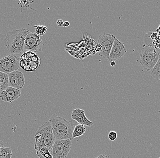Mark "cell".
Returning a JSON list of instances; mask_svg holds the SVG:
<instances>
[{
	"label": "cell",
	"mask_w": 160,
	"mask_h": 158,
	"mask_svg": "<svg viewBox=\"0 0 160 158\" xmlns=\"http://www.w3.org/2000/svg\"><path fill=\"white\" fill-rule=\"evenodd\" d=\"M40 64V58L30 51L23 54L20 59V66L26 71H33L39 67Z\"/></svg>",
	"instance_id": "obj_5"
},
{
	"label": "cell",
	"mask_w": 160,
	"mask_h": 158,
	"mask_svg": "<svg viewBox=\"0 0 160 158\" xmlns=\"http://www.w3.org/2000/svg\"><path fill=\"white\" fill-rule=\"evenodd\" d=\"M35 137L40 138L49 149L50 152H52V148L56 140L49 120L39 127Z\"/></svg>",
	"instance_id": "obj_4"
},
{
	"label": "cell",
	"mask_w": 160,
	"mask_h": 158,
	"mask_svg": "<svg viewBox=\"0 0 160 158\" xmlns=\"http://www.w3.org/2000/svg\"><path fill=\"white\" fill-rule=\"evenodd\" d=\"M141 51L140 64L145 70L150 72L158 63L159 54L152 44L144 45Z\"/></svg>",
	"instance_id": "obj_3"
},
{
	"label": "cell",
	"mask_w": 160,
	"mask_h": 158,
	"mask_svg": "<svg viewBox=\"0 0 160 158\" xmlns=\"http://www.w3.org/2000/svg\"><path fill=\"white\" fill-rule=\"evenodd\" d=\"M115 38V36L111 34H105L99 36L98 41V46L101 47V50L99 52L100 57L108 59Z\"/></svg>",
	"instance_id": "obj_7"
},
{
	"label": "cell",
	"mask_w": 160,
	"mask_h": 158,
	"mask_svg": "<svg viewBox=\"0 0 160 158\" xmlns=\"http://www.w3.org/2000/svg\"><path fill=\"white\" fill-rule=\"evenodd\" d=\"M9 87L8 75L0 72V93Z\"/></svg>",
	"instance_id": "obj_15"
},
{
	"label": "cell",
	"mask_w": 160,
	"mask_h": 158,
	"mask_svg": "<svg viewBox=\"0 0 160 158\" xmlns=\"http://www.w3.org/2000/svg\"><path fill=\"white\" fill-rule=\"evenodd\" d=\"M71 117L78 124L84 125L88 127H92L93 123L90 121L86 117L85 111L82 109H76L72 111Z\"/></svg>",
	"instance_id": "obj_14"
},
{
	"label": "cell",
	"mask_w": 160,
	"mask_h": 158,
	"mask_svg": "<svg viewBox=\"0 0 160 158\" xmlns=\"http://www.w3.org/2000/svg\"><path fill=\"white\" fill-rule=\"evenodd\" d=\"M0 155L1 158H11L12 152L11 148L3 146L0 148Z\"/></svg>",
	"instance_id": "obj_18"
},
{
	"label": "cell",
	"mask_w": 160,
	"mask_h": 158,
	"mask_svg": "<svg viewBox=\"0 0 160 158\" xmlns=\"http://www.w3.org/2000/svg\"><path fill=\"white\" fill-rule=\"evenodd\" d=\"M111 66L112 67H115L116 66V63H115V61H112L111 62Z\"/></svg>",
	"instance_id": "obj_24"
},
{
	"label": "cell",
	"mask_w": 160,
	"mask_h": 158,
	"mask_svg": "<svg viewBox=\"0 0 160 158\" xmlns=\"http://www.w3.org/2000/svg\"><path fill=\"white\" fill-rule=\"evenodd\" d=\"M4 145V144L3 142L0 140V148L2 147H3Z\"/></svg>",
	"instance_id": "obj_26"
},
{
	"label": "cell",
	"mask_w": 160,
	"mask_h": 158,
	"mask_svg": "<svg viewBox=\"0 0 160 158\" xmlns=\"http://www.w3.org/2000/svg\"><path fill=\"white\" fill-rule=\"evenodd\" d=\"M118 137V135L116 132L114 131H111L109 133L108 138L111 141H114L117 139Z\"/></svg>",
	"instance_id": "obj_20"
},
{
	"label": "cell",
	"mask_w": 160,
	"mask_h": 158,
	"mask_svg": "<svg viewBox=\"0 0 160 158\" xmlns=\"http://www.w3.org/2000/svg\"><path fill=\"white\" fill-rule=\"evenodd\" d=\"M159 158H160V157H159Z\"/></svg>",
	"instance_id": "obj_28"
},
{
	"label": "cell",
	"mask_w": 160,
	"mask_h": 158,
	"mask_svg": "<svg viewBox=\"0 0 160 158\" xmlns=\"http://www.w3.org/2000/svg\"><path fill=\"white\" fill-rule=\"evenodd\" d=\"M49 120L56 140H73L72 133L77 122L68 121L64 118L54 115Z\"/></svg>",
	"instance_id": "obj_1"
},
{
	"label": "cell",
	"mask_w": 160,
	"mask_h": 158,
	"mask_svg": "<svg viewBox=\"0 0 160 158\" xmlns=\"http://www.w3.org/2000/svg\"><path fill=\"white\" fill-rule=\"evenodd\" d=\"M72 140H56L52 148L53 158H66L72 148Z\"/></svg>",
	"instance_id": "obj_6"
},
{
	"label": "cell",
	"mask_w": 160,
	"mask_h": 158,
	"mask_svg": "<svg viewBox=\"0 0 160 158\" xmlns=\"http://www.w3.org/2000/svg\"><path fill=\"white\" fill-rule=\"evenodd\" d=\"M70 26L69 22L68 21H66L64 23L63 26V27H65V28H67V27H69Z\"/></svg>",
	"instance_id": "obj_23"
},
{
	"label": "cell",
	"mask_w": 160,
	"mask_h": 158,
	"mask_svg": "<svg viewBox=\"0 0 160 158\" xmlns=\"http://www.w3.org/2000/svg\"><path fill=\"white\" fill-rule=\"evenodd\" d=\"M86 129L84 125L77 124L72 133V139L79 137L84 135Z\"/></svg>",
	"instance_id": "obj_16"
},
{
	"label": "cell",
	"mask_w": 160,
	"mask_h": 158,
	"mask_svg": "<svg viewBox=\"0 0 160 158\" xmlns=\"http://www.w3.org/2000/svg\"><path fill=\"white\" fill-rule=\"evenodd\" d=\"M9 87L21 89L23 87L25 79L23 74L18 71H15L8 74Z\"/></svg>",
	"instance_id": "obj_11"
},
{
	"label": "cell",
	"mask_w": 160,
	"mask_h": 158,
	"mask_svg": "<svg viewBox=\"0 0 160 158\" xmlns=\"http://www.w3.org/2000/svg\"><path fill=\"white\" fill-rule=\"evenodd\" d=\"M20 66V59L14 54L3 57L0 59V72L9 74L18 71Z\"/></svg>",
	"instance_id": "obj_8"
},
{
	"label": "cell",
	"mask_w": 160,
	"mask_h": 158,
	"mask_svg": "<svg viewBox=\"0 0 160 158\" xmlns=\"http://www.w3.org/2000/svg\"><path fill=\"white\" fill-rule=\"evenodd\" d=\"M43 46L42 40L39 36L33 32H30L25 40L24 50L36 53L42 51Z\"/></svg>",
	"instance_id": "obj_9"
},
{
	"label": "cell",
	"mask_w": 160,
	"mask_h": 158,
	"mask_svg": "<svg viewBox=\"0 0 160 158\" xmlns=\"http://www.w3.org/2000/svg\"><path fill=\"white\" fill-rule=\"evenodd\" d=\"M30 33L28 29H15L8 32L4 38L5 46L12 54H22L24 51L26 37Z\"/></svg>",
	"instance_id": "obj_2"
},
{
	"label": "cell",
	"mask_w": 160,
	"mask_h": 158,
	"mask_svg": "<svg viewBox=\"0 0 160 158\" xmlns=\"http://www.w3.org/2000/svg\"><path fill=\"white\" fill-rule=\"evenodd\" d=\"M0 158H1V155H0Z\"/></svg>",
	"instance_id": "obj_27"
},
{
	"label": "cell",
	"mask_w": 160,
	"mask_h": 158,
	"mask_svg": "<svg viewBox=\"0 0 160 158\" xmlns=\"http://www.w3.org/2000/svg\"><path fill=\"white\" fill-rule=\"evenodd\" d=\"M36 28V33L39 36H43L46 34L48 28L44 26L38 25L35 26Z\"/></svg>",
	"instance_id": "obj_19"
},
{
	"label": "cell",
	"mask_w": 160,
	"mask_h": 158,
	"mask_svg": "<svg viewBox=\"0 0 160 158\" xmlns=\"http://www.w3.org/2000/svg\"><path fill=\"white\" fill-rule=\"evenodd\" d=\"M95 158H110L109 156L105 155H100Z\"/></svg>",
	"instance_id": "obj_22"
},
{
	"label": "cell",
	"mask_w": 160,
	"mask_h": 158,
	"mask_svg": "<svg viewBox=\"0 0 160 158\" xmlns=\"http://www.w3.org/2000/svg\"><path fill=\"white\" fill-rule=\"evenodd\" d=\"M34 149L36 155L39 158H53L48 148L45 145L40 138L34 137Z\"/></svg>",
	"instance_id": "obj_13"
},
{
	"label": "cell",
	"mask_w": 160,
	"mask_h": 158,
	"mask_svg": "<svg viewBox=\"0 0 160 158\" xmlns=\"http://www.w3.org/2000/svg\"><path fill=\"white\" fill-rule=\"evenodd\" d=\"M150 74L155 79L160 80V56L158 63L150 71Z\"/></svg>",
	"instance_id": "obj_17"
},
{
	"label": "cell",
	"mask_w": 160,
	"mask_h": 158,
	"mask_svg": "<svg viewBox=\"0 0 160 158\" xmlns=\"http://www.w3.org/2000/svg\"><path fill=\"white\" fill-rule=\"evenodd\" d=\"M64 23V22H63L62 20L58 19L57 21V24L59 27H62V26H63Z\"/></svg>",
	"instance_id": "obj_21"
},
{
	"label": "cell",
	"mask_w": 160,
	"mask_h": 158,
	"mask_svg": "<svg viewBox=\"0 0 160 158\" xmlns=\"http://www.w3.org/2000/svg\"><path fill=\"white\" fill-rule=\"evenodd\" d=\"M156 49H157V50H158V52L159 54V55L160 56V45L158 46V47H156Z\"/></svg>",
	"instance_id": "obj_25"
},
{
	"label": "cell",
	"mask_w": 160,
	"mask_h": 158,
	"mask_svg": "<svg viewBox=\"0 0 160 158\" xmlns=\"http://www.w3.org/2000/svg\"><path fill=\"white\" fill-rule=\"evenodd\" d=\"M127 52L123 43L120 42L116 38L110 52L108 60L111 62L119 59L124 55Z\"/></svg>",
	"instance_id": "obj_10"
},
{
	"label": "cell",
	"mask_w": 160,
	"mask_h": 158,
	"mask_svg": "<svg viewBox=\"0 0 160 158\" xmlns=\"http://www.w3.org/2000/svg\"><path fill=\"white\" fill-rule=\"evenodd\" d=\"M21 96L20 89L9 87L0 93V99L3 101L12 103Z\"/></svg>",
	"instance_id": "obj_12"
}]
</instances>
